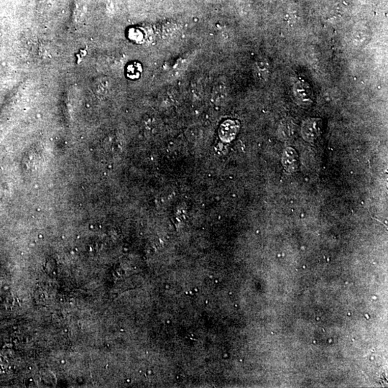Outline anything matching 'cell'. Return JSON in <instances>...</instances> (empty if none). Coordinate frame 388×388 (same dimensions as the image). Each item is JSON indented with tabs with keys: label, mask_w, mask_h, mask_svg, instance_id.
Instances as JSON below:
<instances>
[{
	"label": "cell",
	"mask_w": 388,
	"mask_h": 388,
	"mask_svg": "<svg viewBox=\"0 0 388 388\" xmlns=\"http://www.w3.org/2000/svg\"><path fill=\"white\" fill-rule=\"evenodd\" d=\"M317 125L316 122L313 120H309L305 122L303 127V134H304V138H305L308 140L313 139V138H316L318 135Z\"/></svg>",
	"instance_id": "3"
},
{
	"label": "cell",
	"mask_w": 388,
	"mask_h": 388,
	"mask_svg": "<svg viewBox=\"0 0 388 388\" xmlns=\"http://www.w3.org/2000/svg\"><path fill=\"white\" fill-rule=\"evenodd\" d=\"M237 130H238V125L235 122L231 120L226 121L220 128V137L223 140H232L237 134Z\"/></svg>",
	"instance_id": "2"
},
{
	"label": "cell",
	"mask_w": 388,
	"mask_h": 388,
	"mask_svg": "<svg viewBox=\"0 0 388 388\" xmlns=\"http://www.w3.org/2000/svg\"><path fill=\"white\" fill-rule=\"evenodd\" d=\"M282 163L284 167L288 172H294L299 166V156L294 149L288 147L284 150L282 157Z\"/></svg>",
	"instance_id": "1"
}]
</instances>
